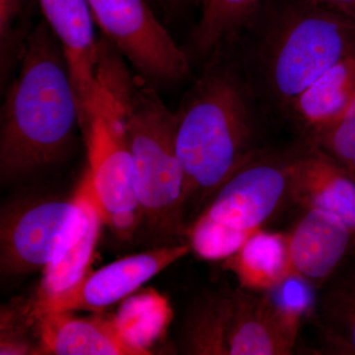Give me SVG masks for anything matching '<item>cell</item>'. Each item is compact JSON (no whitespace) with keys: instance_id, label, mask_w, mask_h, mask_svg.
I'll return each mask as SVG.
<instances>
[{"instance_id":"9","label":"cell","mask_w":355,"mask_h":355,"mask_svg":"<svg viewBox=\"0 0 355 355\" xmlns=\"http://www.w3.org/2000/svg\"><path fill=\"white\" fill-rule=\"evenodd\" d=\"M191 251L189 243L167 245L125 257L86 273L64 291L37 298L32 317L44 313L93 311L99 312L127 298L168 266L181 260Z\"/></svg>"},{"instance_id":"2","label":"cell","mask_w":355,"mask_h":355,"mask_svg":"<svg viewBox=\"0 0 355 355\" xmlns=\"http://www.w3.org/2000/svg\"><path fill=\"white\" fill-rule=\"evenodd\" d=\"M1 109L0 178L15 181L58 162L80 128L62 46L46 21L33 28Z\"/></svg>"},{"instance_id":"18","label":"cell","mask_w":355,"mask_h":355,"mask_svg":"<svg viewBox=\"0 0 355 355\" xmlns=\"http://www.w3.org/2000/svg\"><path fill=\"white\" fill-rule=\"evenodd\" d=\"M200 16L191 33V55L209 60L242 33L260 8L261 0H200Z\"/></svg>"},{"instance_id":"15","label":"cell","mask_w":355,"mask_h":355,"mask_svg":"<svg viewBox=\"0 0 355 355\" xmlns=\"http://www.w3.org/2000/svg\"><path fill=\"white\" fill-rule=\"evenodd\" d=\"M355 99V55L345 58L310 84L284 116L310 140L343 116Z\"/></svg>"},{"instance_id":"20","label":"cell","mask_w":355,"mask_h":355,"mask_svg":"<svg viewBox=\"0 0 355 355\" xmlns=\"http://www.w3.org/2000/svg\"><path fill=\"white\" fill-rule=\"evenodd\" d=\"M234 306V291L210 294L191 312L186 329L189 354L229 355L228 335Z\"/></svg>"},{"instance_id":"14","label":"cell","mask_w":355,"mask_h":355,"mask_svg":"<svg viewBox=\"0 0 355 355\" xmlns=\"http://www.w3.org/2000/svg\"><path fill=\"white\" fill-rule=\"evenodd\" d=\"M304 141L292 179L291 202L302 209L331 212L355 234V173Z\"/></svg>"},{"instance_id":"13","label":"cell","mask_w":355,"mask_h":355,"mask_svg":"<svg viewBox=\"0 0 355 355\" xmlns=\"http://www.w3.org/2000/svg\"><path fill=\"white\" fill-rule=\"evenodd\" d=\"M36 319L42 354H150L128 340L116 317L80 318L71 312H49Z\"/></svg>"},{"instance_id":"23","label":"cell","mask_w":355,"mask_h":355,"mask_svg":"<svg viewBox=\"0 0 355 355\" xmlns=\"http://www.w3.org/2000/svg\"><path fill=\"white\" fill-rule=\"evenodd\" d=\"M306 141L355 173V99L335 123Z\"/></svg>"},{"instance_id":"19","label":"cell","mask_w":355,"mask_h":355,"mask_svg":"<svg viewBox=\"0 0 355 355\" xmlns=\"http://www.w3.org/2000/svg\"><path fill=\"white\" fill-rule=\"evenodd\" d=\"M317 314L334 352L355 355V260L347 261L323 287Z\"/></svg>"},{"instance_id":"16","label":"cell","mask_w":355,"mask_h":355,"mask_svg":"<svg viewBox=\"0 0 355 355\" xmlns=\"http://www.w3.org/2000/svg\"><path fill=\"white\" fill-rule=\"evenodd\" d=\"M77 191L81 198L78 225L62 252L44 268L38 297H46L64 291L87 273L99 239L100 229L105 221L86 175Z\"/></svg>"},{"instance_id":"1","label":"cell","mask_w":355,"mask_h":355,"mask_svg":"<svg viewBox=\"0 0 355 355\" xmlns=\"http://www.w3.org/2000/svg\"><path fill=\"white\" fill-rule=\"evenodd\" d=\"M207 62L175 113L186 220L193 214L195 219L221 184L261 148L260 99L242 65L225 50Z\"/></svg>"},{"instance_id":"21","label":"cell","mask_w":355,"mask_h":355,"mask_svg":"<svg viewBox=\"0 0 355 355\" xmlns=\"http://www.w3.org/2000/svg\"><path fill=\"white\" fill-rule=\"evenodd\" d=\"M171 319V308L157 293L128 299L121 306L116 322L130 342L147 349L160 336Z\"/></svg>"},{"instance_id":"5","label":"cell","mask_w":355,"mask_h":355,"mask_svg":"<svg viewBox=\"0 0 355 355\" xmlns=\"http://www.w3.org/2000/svg\"><path fill=\"white\" fill-rule=\"evenodd\" d=\"M304 140L284 149L261 147L221 184L189 224L191 251L225 261L291 202L292 179Z\"/></svg>"},{"instance_id":"11","label":"cell","mask_w":355,"mask_h":355,"mask_svg":"<svg viewBox=\"0 0 355 355\" xmlns=\"http://www.w3.org/2000/svg\"><path fill=\"white\" fill-rule=\"evenodd\" d=\"M302 312L261 292L234 291L229 355H288L295 347Z\"/></svg>"},{"instance_id":"3","label":"cell","mask_w":355,"mask_h":355,"mask_svg":"<svg viewBox=\"0 0 355 355\" xmlns=\"http://www.w3.org/2000/svg\"><path fill=\"white\" fill-rule=\"evenodd\" d=\"M119 53L102 58L98 79L120 112L135 168L140 218L156 234L186 236L184 172L176 146V116L153 84L132 77Z\"/></svg>"},{"instance_id":"17","label":"cell","mask_w":355,"mask_h":355,"mask_svg":"<svg viewBox=\"0 0 355 355\" xmlns=\"http://www.w3.org/2000/svg\"><path fill=\"white\" fill-rule=\"evenodd\" d=\"M234 273L240 288L254 292L275 291L292 277L287 233L265 229L251 236L239 250L224 261Z\"/></svg>"},{"instance_id":"25","label":"cell","mask_w":355,"mask_h":355,"mask_svg":"<svg viewBox=\"0 0 355 355\" xmlns=\"http://www.w3.org/2000/svg\"><path fill=\"white\" fill-rule=\"evenodd\" d=\"M164 8L166 12L174 14L184 8L190 0H155Z\"/></svg>"},{"instance_id":"6","label":"cell","mask_w":355,"mask_h":355,"mask_svg":"<svg viewBox=\"0 0 355 355\" xmlns=\"http://www.w3.org/2000/svg\"><path fill=\"white\" fill-rule=\"evenodd\" d=\"M105 38L153 85L183 81L190 57L156 17L147 0H87Z\"/></svg>"},{"instance_id":"24","label":"cell","mask_w":355,"mask_h":355,"mask_svg":"<svg viewBox=\"0 0 355 355\" xmlns=\"http://www.w3.org/2000/svg\"><path fill=\"white\" fill-rule=\"evenodd\" d=\"M355 24V0H313Z\"/></svg>"},{"instance_id":"22","label":"cell","mask_w":355,"mask_h":355,"mask_svg":"<svg viewBox=\"0 0 355 355\" xmlns=\"http://www.w3.org/2000/svg\"><path fill=\"white\" fill-rule=\"evenodd\" d=\"M29 0H0V72L1 81L20 64L32 29Z\"/></svg>"},{"instance_id":"8","label":"cell","mask_w":355,"mask_h":355,"mask_svg":"<svg viewBox=\"0 0 355 355\" xmlns=\"http://www.w3.org/2000/svg\"><path fill=\"white\" fill-rule=\"evenodd\" d=\"M81 198L17 203L2 210L0 270L20 275L44 270L64 249L78 225Z\"/></svg>"},{"instance_id":"10","label":"cell","mask_w":355,"mask_h":355,"mask_svg":"<svg viewBox=\"0 0 355 355\" xmlns=\"http://www.w3.org/2000/svg\"><path fill=\"white\" fill-rule=\"evenodd\" d=\"M69 64L78 99L80 128L105 97L97 77L99 43L87 0H37Z\"/></svg>"},{"instance_id":"12","label":"cell","mask_w":355,"mask_h":355,"mask_svg":"<svg viewBox=\"0 0 355 355\" xmlns=\"http://www.w3.org/2000/svg\"><path fill=\"white\" fill-rule=\"evenodd\" d=\"M355 234L336 214L303 209L287 233L292 277L322 288L352 254Z\"/></svg>"},{"instance_id":"4","label":"cell","mask_w":355,"mask_h":355,"mask_svg":"<svg viewBox=\"0 0 355 355\" xmlns=\"http://www.w3.org/2000/svg\"><path fill=\"white\" fill-rule=\"evenodd\" d=\"M253 32L247 67L259 99L284 114L310 84L355 55V24L313 0H286Z\"/></svg>"},{"instance_id":"7","label":"cell","mask_w":355,"mask_h":355,"mask_svg":"<svg viewBox=\"0 0 355 355\" xmlns=\"http://www.w3.org/2000/svg\"><path fill=\"white\" fill-rule=\"evenodd\" d=\"M83 130L88 156L85 175L104 221L119 232H130L140 218L135 168L120 112L106 91Z\"/></svg>"}]
</instances>
